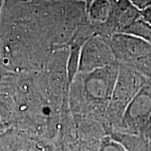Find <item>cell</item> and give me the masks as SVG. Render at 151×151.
Returning a JSON list of instances; mask_svg holds the SVG:
<instances>
[{
	"label": "cell",
	"instance_id": "obj_3",
	"mask_svg": "<svg viewBox=\"0 0 151 151\" xmlns=\"http://www.w3.org/2000/svg\"><path fill=\"white\" fill-rule=\"evenodd\" d=\"M150 79L132 68L119 65V74L108 109V116L113 123L122 122L132 100Z\"/></svg>",
	"mask_w": 151,
	"mask_h": 151
},
{
	"label": "cell",
	"instance_id": "obj_11",
	"mask_svg": "<svg viewBox=\"0 0 151 151\" xmlns=\"http://www.w3.org/2000/svg\"><path fill=\"white\" fill-rule=\"evenodd\" d=\"M141 17L151 24V7L141 12Z\"/></svg>",
	"mask_w": 151,
	"mask_h": 151
},
{
	"label": "cell",
	"instance_id": "obj_2",
	"mask_svg": "<svg viewBox=\"0 0 151 151\" xmlns=\"http://www.w3.org/2000/svg\"><path fill=\"white\" fill-rule=\"evenodd\" d=\"M117 62L151 80V45L140 38L118 33L107 38Z\"/></svg>",
	"mask_w": 151,
	"mask_h": 151
},
{
	"label": "cell",
	"instance_id": "obj_4",
	"mask_svg": "<svg viewBox=\"0 0 151 151\" xmlns=\"http://www.w3.org/2000/svg\"><path fill=\"white\" fill-rule=\"evenodd\" d=\"M151 120V81L132 100L124 113L122 123L129 134H142Z\"/></svg>",
	"mask_w": 151,
	"mask_h": 151
},
{
	"label": "cell",
	"instance_id": "obj_7",
	"mask_svg": "<svg viewBox=\"0 0 151 151\" xmlns=\"http://www.w3.org/2000/svg\"><path fill=\"white\" fill-rule=\"evenodd\" d=\"M119 141L128 151H151V140L145 135L142 134H119L113 137Z\"/></svg>",
	"mask_w": 151,
	"mask_h": 151
},
{
	"label": "cell",
	"instance_id": "obj_1",
	"mask_svg": "<svg viewBox=\"0 0 151 151\" xmlns=\"http://www.w3.org/2000/svg\"><path fill=\"white\" fill-rule=\"evenodd\" d=\"M119 65L115 63L85 74H77L80 97L88 108L94 112H105L109 106L119 74Z\"/></svg>",
	"mask_w": 151,
	"mask_h": 151
},
{
	"label": "cell",
	"instance_id": "obj_8",
	"mask_svg": "<svg viewBox=\"0 0 151 151\" xmlns=\"http://www.w3.org/2000/svg\"><path fill=\"white\" fill-rule=\"evenodd\" d=\"M123 33L140 38L151 45V24L142 17L126 28Z\"/></svg>",
	"mask_w": 151,
	"mask_h": 151
},
{
	"label": "cell",
	"instance_id": "obj_10",
	"mask_svg": "<svg viewBox=\"0 0 151 151\" xmlns=\"http://www.w3.org/2000/svg\"><path fill=\"white\" fill-rule=\"evenodd\" d=\"M131 4L139 11H144L151 7V0H129Z\"/></svg>",
	"mask_w": 151,
	"mask_h": 151
},
{
	"label": "cell",
	"instance_id": "obj_9",
	"mask_svg": "<svg viewBox=\"0 0 151 151\" xmlns=\"http://www.w3.org/2000/svg\"><path fill=\"white\" fill-rule=\"evenodd\" d=\"M98 151H128L119 141L112 136H104L99 143Z\"/></svg>",
	"mask_w": 151,
	"mask_h": 151
},
{
	"label": "cell",
	"instance_id": "obj_12",
	"mask_svg": "<svg viewBox=\"0 0 151 151\" xmlns=\"http://www.w3.org/2000/svg\"><path fill=\"white\" fill-rule=\"evenodd\" d=\"M143 134L145 135L149 139H150L151 140V120L150 122V124H149V125L147 126L145 131V133H144Z\"/></svg>",
	"mask_w": 151,
	"mask_h": 151
},
{
	"label": "cell",
	"instance_id": "obj_5",
	"mask_svg": "<svg viewBox=\"0 0 151 151\" xmlns=\"http://www.w3.org/2000/svg\"><path fill=\"white\" fill-rule=\"evenodd\" d=\"M118 63L107 38L94 35L81 49L78 74H85Z\"/></svg>",
	"mask_w": 151,
	"mask_h": 151
},
{
	"label": "cell",
	"instance_id": "obj_6",
	"mask_svg": "<svg viewBox=\"0 0 151 151\" xmlns=\"http://www.w3.org/2000/svg\"><path fill=\"white\" fill-rule=\"evenodd\" d=\"M112 9L111 0H92L86 8V17L93 27H98L108 21Z\"/></svg>",
	"mask_w": 151,
	"mask_h": 151
},
{
	"label": "cell",
	"instance_id": "obj_13",
	"mask_svg": "<svg viewBox=\"0 0 151 151\" xmlns=\"http://www.w3.org/2000/svg\"><path fill=\"white\" fill-rule=\"evenodd\" d=\"M77 1H81V2H83V3L86 4V8H87V7H88V5H89V4H91V3L92 2V0H77Z\"/></svg>",
	"mask_w": 151,
	"mask_h": 151
}]
</instances>
